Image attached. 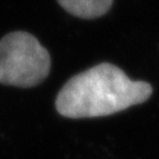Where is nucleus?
<instances>
[{
	"label": "nucleus",
	"mask_w": 159,
	"mask_h": 159,
	"mask_svg": "<svg viewBox=\"0 0 159 159\" xmlns=\"http://www.w3.org/2000/svg\"><path fill=\"white\" fill-rule=\"evenodd\" d=\"M152 87L131 80L119 67L102 63L72 77L58 93L56 107L67 118H94L148 100Z\"/></svg>",
	"instance_id": "1"
},
{
	"label": "nucleus",
	"mask_w": 159,
	"mask_h": 159,
	"mask_svg": "<svg viewBox=\"0 0 159 159\" xmlns=\"http://www.w3.org/2000/svg\"><path fill=\"white\" fill-rule=\"evenodd\" d=\"M65 11L83 19L104 16L112 6V0H57Z\"/></svg>",
	"instance_id": "3"
},
{
	"label": "nucleus",
	"mask_w": 159,
	"mask_h": 159,
	"mask_svg": "<svg viewBox=\"0 0 159 159\" xmlns=\"http://www.w3.org/2000/svg\"><path fill=\"white\" fill-rule=\"evenodd\" d=\"M51 58L27 32H12L0 40V84L17 87L39 85L48 75Z\"/></svg>",
	"instance_id": "2"
}]
</instances>
